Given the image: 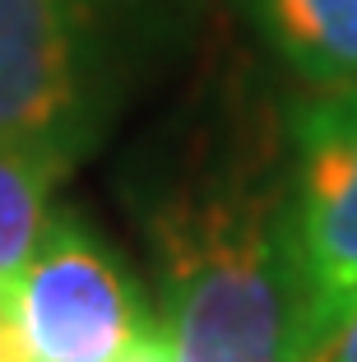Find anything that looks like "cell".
Wrapping results in <instances>:
<instances>
[{
  "label": "cell",
  "instance_id": "1",
  "mask_svg": "<svg viewBox=\"0 0 357 362\" xmlns=\"http://www.w3.org/2000/svg\"><path fill=\"white\" fill-rule=\"evenodd\" d=\"M163 339L177 362H302L288 191L213 186L158 218Z\"/></svg>",
  "mask_w": 357,
  "mask_h": 362
},
{
  "label": "cell",
  "instance_id": "2",
  "mask_svg": "<svg viewBox=\"0 0 357 362\" xmlns=\"http://www.w3.org/2000/svg\"><path fill=\"white\" fill-rule=\"evenodd\" d=\"M288 228L302 279V362L357 307V84L297 103Z\"/></svg>",
  "mask_w": 357,
  "mask_h": 362
},
{
  "label": "cell",
  "instance_id": "3",
  "mask_svg": "<svg viewBox=\"0 0 357 362\" xmlns=\"http://www.w3.org/2000/svg\"><path fill=\"white\" fill-rule=\"evenodd\" d=\"M93 5L0 0V149L61 177L93 139Z\"/></svg>",
  "mask_w": 357,
  "mask_h": 362
},
{
  "label": "cell",
  "instance_id": "4",
  "mask_svg": "<svg viewBox=\"0 0 357 362\" xmlns=\"http://www.w3.org/2000/svg\"><path fill=\"white\" fill-rule=\"evenodd\" d=\"M28 362H116L148 330L130 279L74 218H47L28 265L5 284Z\"/></svg>",
  "mask_w": 357,
  "mask_h": 362
},
{
  "label": "cell",
  "instance_id": "5",
  "mask_svg": "<svg viewBox=\"0 0 357 362\" xmlns=\"http://www.w3.org/2000/svg\"><path fill=\"white\" fill-rule=\"evenodd\" d=\"M260 28L302 79L357 84V0H251Z\"/></svg>",
  "mask_w": 357,
  "mask_h": 362
},
{
  "label": "cell",
  "instance_id": "6",
  "mask_svg": "<svg viewBox=\"0 0 357 362\" xmlns=\"http://www.w3.org/2000/svg\"><path fill=\"white\" fill-rule=\"evenodd\" d=\"M52 172L14 149H0V293L28 265L33 246L47 228V186Z\"/></svg>",
  "mask_w": 357,
  "mask_h": 362
},
{
  "label": "cell",
  "instance_id": "7",
  "mask_svg": "<svg viewBox=\"0 0 357 362\" xmlns=\"http://www.w3.org/2000/svg\"><path fill=\"white\" fill-rule=\"evenodd\" d=\"M306 362H357V307L339 320V330L329 334V339L320 344Z\"/></svg>",
  "mask_w": 357,
  "mask_h": 362
},
{
  "label": "cell",
  "instance_id": "8",
  "mask_svg": "<svg viewBox=\"0 0 357 362\" xmlns=\"http://www.w3.org/2000/svg\"><path fill=\"white\" fill-rule=\"evenodd\" d=\"M116 362H177V358H172V349H168V339H163V330H144Z\"/></svg>",
  "mask_w": 357,
  "mask_h": 362
},
{
  "label": "cell",
  "instance_id": "9",
  "mask_svg": "<svg viewBox=\"0 0 357 362\" xmlns=\"http://www.w3.org/2000/svg\"><path fill=\"white\" fill-rule=\"evenodd\" d=\"M0 362H28L23 339H19V330H14V320L5 316V307H0Z\"/></svg>",
  "mask_w": 357,
  "mask_h": 362
}]
</instances>
